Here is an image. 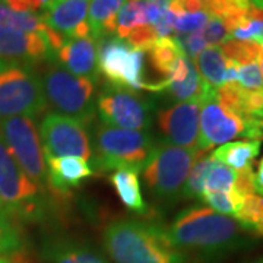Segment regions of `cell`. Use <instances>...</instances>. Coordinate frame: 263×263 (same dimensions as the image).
Listing matches in <instances>:
<instances>
[{
  "label": "cell",
  "instance_id": "6da1fadb",
  "mask_svg": "<svg viewBox=\"0 0 263 263\" xmlns=\"http://www.w3.org/2000/svg\"><path fill=\"white\" fill-rule=\"evenodd\" d=\"M177 249L218 254L237 249L243 243V228L231 216L206 206L189 208L165 230Z\"/></svg>",
  "mask_w": 263,
  "mask_h": 263
},
{
  "label": "cell",
  "instance_id": "7a4b0ae2",
  "mask_svg": "<svg viewBox=\"0 0 263 263\" xmlns=\"http://www.w3.org/2000/svg\"><path fill=\"white\" fill-rule=\"evenodd\" d=\"M104 245L116 263H186L164 228L142 221L111 222L104 231Z\"/></svg>",
  "mask_w": 263,
  "mask_h": 263
},
{
  "label": "cell",
  "instance_id": "3957f363",
  "mask_svg": "<svg viewBox=\"0 0 263 263\" xmlns=\"http://www.w3.org/2000/svg\"><path fill=\"white\" fill-rule=\"evenodd\" d=\"M43 190L22 171L0 136V208L13 221H40L47 212Z\"/></svg>",
  "mask_w": 263,
  "mask_h": 263
},
{
  "label": "cell",
  "instance_id": "277c9868",
  "mask_svg": "<svg viewBox=\"0 0 263 263\" xmlns=\"http://www.w3.org/2000/svg\"><path fill=\"white\" fill-rule=\"evenodd\" d=\"M41 85L48 103L56 111L85 123L92 122L95 116V81L70 73L56 60H50L44 69Z\"/></svg>",
  "mask_w": 263,
  "mask_h": 263
},
{
  "label": "cell",
  "instance_id": "5b68a950",
  "mask_svg": "<svg viewBox=\"0 0 263 263\" xmlns=\"http://www.w3.org/2000/svg\"><path fill=\"white\" fill-rule=\"evenodd\" d=\"M92 165L100 171L135 170L141 171L155 148L148 132L124 130L100 124L95 130Z\"/></svg>",
  "mask_w": 263,
  "mask_h": 263
},
{
  "label": "cell",
  "instance_id": "8992f818",
  "mask_svg": "<svg viewBox=\"0 0 263 263\" xmlns=\"http://www.w3.org/2000/svg\"><path fill=\"white\" fill-rule=\"evenodd\" d=\"M47 107L41 78L34 66L0 62V120L37 117Z\"/></svg>",
  "mask_w": 263,
  "mask_h": 263
},
{
  "label": "cell",
  "instance_id": "52a82bcc",
  "mask_svg": "<svg viewBox=\"0 0 263 263\" xmlns=\"http://www.w3.org/2000/svg\"><path fill=\"white\" fill-rule=\"evenodd\" d=\"M200 151L174 146L167 142L155 145L143 167V179L151 193L161 199L179 196Z\"/></svg>",
  "mask_w": 263,
  "mask_h": 263
},
{
  "label": "cell",
  "instance_id": "ba28073f",
  "mask_svg": "<svg viewBox=\"0 0 263 263\" xmlns=\"http://www.w3.org/2000/svg\"><path fill=\"white\" fill-rule=\"evenodd\" d=\"M0 136L22 171L40 187H46L47 167L34 119L18 116L0 120Z\"/></svg>",
  "mask_w": 263,
  "mask_h": 263
},
{
  "label": "cell",
  "instance_id": "9c48e42d",
  "mask_svg": "<svg viewBox=\"0 0 263 263\" xmlns=\"http://www.w3.org/2000/svg\"><path fill=\"white\" fill-rule=\"evenodd\" d=\"M98 69L113 86L145 89V54L119 37L97 41Z\"/></svg>",
  "mask_w": 263,
  "mask_h": 263
},
{
  "label": "cell",
  "instance_id": "30bf717a",
  "mask_svg": "<svg viewBox=\"0 0 263 263\" xmlns=\"http://www.w3.org/2000/svg\"><path fill=\"white\" fill-rule=\"evenodd\" d=\"M151 103L135 91L108 85L97 100L101 124L124 130H148L152 123Z\"/></svg>",
  "mask_w": 263,
  "mask_h": 263
},
{
  "label": "cell",
  "instance_id": "8fae6325",
  "mask_svg": "<svg viewBox=\"0 0 263 263\" xmlns=\"http://www.w3.org/2000/svg\"><path fill=\"white\" fill-rule=\"evenodd\" d=\"M245 136V122L226 108L218 100L216 89L203 81L199 97V142L197 151L206 152L216 145H224Z\"/></svg>",
  "mask_w": 263,
  "mask_h": 263
},
{
  "label": "cell",
  "instance_id": "7c38bea8",
  "mask_svg": "<svg viewBox=\"0 0 263 263\" xmlns=\"http://www.w3.org/2000/svg\"><path fill=\"white\" fill-rule=\"evenodd\" d=\"M44 157L92 158L88 132L82 123L62 114L48 113L40 124Z\"/></svg>",
  "mask_w": 263,
  "mask_h": 263
},
{
  "label": "cell",
  "instance_id": "4fadbf2b",
  "mask_svg": "<svg viewBox=\"0 0 263 263\" xmlns=\"http://www.w3.org/2000/svg\"><path fill=\"white\" fill-rule=\"evenodd\" d=\"M158 127L167 143L197 149L199 142V100L177 103L158 113Z\"/></svg>",
  "mask_w": 263,
  "mask_h": 263
},
{
  "label": "cell",
  "instance_id": "5bb4252c",
  "mask_svg": "<svg viewBox=\"0 0 263 263\" xmlns=\"http://www.w3.org/2000/svg\"><path fill=\"white\" fill-rule=\"evenodd\" d=\"M46 60H53V56L41 34L0 25V62L35 67Z\"/></svg>",
  "mask_w": 263,
  "mask_h": 263
},
{
  "label": "cell",
  "instance_id": "9a60e30c",
  "mask_svg": "<svg viewBox=\"0 0 263 263\" xmlns=\"http://www.w3.org/2000/svg\"><path fill=\"white\" fill-rule=\"evenodd\" d=\"M91 0H53L40 16L50 28L69 38L89 37L86 21Z\"/></svg>",
  "mask_w": 263,
  "mask_h": 263
},
{
  "label": "cell",
  "instance_id": "2e32d148",
  "mask_svg": "<svg viewBox=\"0 0 263 263\" xmlns=\"http://www.w3.org/2000/svg\"><path fill=\"white\" fill-rule=\"evenodd\" d=\"M47 186L62 197L94 174L89 162L79 157H44Z\"/></svg>",
  "mask_w": 263,
  "mask_h": 263
},
{
  "label": "cell",
  "instance_id": "e0dca14e",
  "mask_svg": "<svg viewBox=\"0 0 263 263\" xmlns=\"http://www.w3.org/2000/svg\"><path fill=\"white\" fill-rule=\"evenodd\" d=\"M57 63L70 73L97 81L98 78V57L97 44L91 35L84 38H69L63 47L57 51Z\"/></svg>",
  "mask_w": 263,
  "mask_h": 263
},
{
  "label": "cell",
  "instance_id": "ac0fdd59",
  "mask_svg": "<svg viewBox=\"0 0 263 263\" xmlns=\"http://www.w3.org/2000/svg\"><path fill=\"white\" fill-rule=\"evenodd\" d=\"M126 0H91L88 9V25L95 41L111 37L117 29V15Z\"/></svg>",
  "mask_w": 263,
  "mask_h": 263
},
{
  "label": "cell",
  "instance_id": "d6986e66",
  "mask_svg": "<svg viewBox=\"0 0 263 263\" xmlns=\"http://www.w3.org/2000/svg\"><path fill=\"white\" fill-rule=\"evenodd\" d=\"M260 152V141L246 139V141L228 142L221 145L212 152L214 160L224 164L234 171H243L253 168L254 158Z\"/></svg>",
  "mask_w": 263,
  "mask_h": 263
},
{
  "label": "cell",
  "instance_id": "ffe728a7",
  "mask_svg": "<svg viewBox=\"0 0 263 263\" xmlns=\"http://www.w3.org/2000/svg\"><path fill=\"white\" fill-rule=\"evenodd\" d=\"M110 181L124 206L135 211L136 214H143L146 211V203L142 196L138 171L117 170L110 177Z\"/></svg>",
  "mask_w": 263,
  "mask_h": 263
},
{
  "label": "cell",
  "instance_id": "44dd1931",
  "mask_svg": "<svg viewBox=\"0 0 263 263\" xmlns=\"http://www.w3.org/2000/svg\"><path fill=\"white\" fill-rule=\"evenodd\" d=\"M197 63V69L200 78L206 82L209 86L218 89L224 85V76H226L227 60L221 53V48L218 46H209L199 56L195 59Z\"/></svg>",
  "mask_w": 263,
  "mask_h": 263
},
{
  "label": "cell",
  "instance_id": "7402d4cb",
  "mask_svg": "<svg viewBox=\"0 0 263 263\" xmlns=\"http://www.w3.org/2000/svg\"><path fill=\"white\" fill-rule=\"evenodd\" d=\"M219 48L228 63L238 66L259 63V60L263 57V48L259 41H241L228 38Z\"/></svg>",
  "mask_w": 263,
  "mask_h": 263
},
{
  "label": "cell",
  "instance_id": "603a6c76",
  "mask_svg": "<svg viewBox=\"0 0 263 263\" xmlns=\"http://www.w3.org/2000/svg\"><path fill=\"white\" fill-rule=\"evenodd\" d=\"M48 263H107L98 252L91 247L62 243L54 247L47 254Z\"/></svg>",
  "mask_w": 263,
  "mask_h": 263
},
{
  "label": "cell",
  "instance_id": "cb8c5ba5",
  "mask_svg": "<svg viewBox=\"0 0 263 263\" xmlns=\"http://www.w3.org/2000/svg\"><path fill=\"white\" fill-rule=\"evenodd\" d=\"M215 160L212 154L205 155V152H200L195 161L193 167L189 173V177L181 189V196L186 199H199L205 190V181L211 168L214 167Z\"/></svg>",
  "mask_w": 263,
  "mask_h": 263
},
{
  "label": "cell",
  "instance_id": "d4e9b609",
  "mask_svg": "<svg viewBox=\"0 0 263 263\" xmlns=\"http://www.w3.org/2000/svg\"><path fill=\"white\" fill-rule=\"evenodd\" d=\"M234 219L243 230L263 235V196L257 193L245 196Z\"/></svg>",
  "mask_w": 263,
  "mask_h": 263
},
{
  "label": "cell",
  "instance_id": "484cf974",
  "mask_svg": "<svg viewBox=\"0 0 263 263\" xmlns=\"http://www.w3.org/2000/svg\"><path fill=\"white\" fill-rule=\"evenodd\" d=\"M143 0H126L117 15V29L116 34L120 40H126L132 29L142 25H149L145 12Z\"/></svg>",
  "mask_w": 263,
  "mask_h": 263
},
{
  "label": "cell",
  "instance_id": "4316f807",
  "mask_svg": "<svg viewBox=\"0 0 263 263\" xmlns=\"http://www.w3.org/2000/svg\"><path fill=\"white\" fill-rule=\"evenodd\" d=\"M0 25L21 29L25 32H35V34H43L44 29L47 28V25L44 24L40 15L15 12L9 9L2 0H0Z\"/></svg>",
  "mask_w": 263,
  "mask_h": 263
},
{
  "label": "cell",
  "instance_id": "83f0119b",
  "mask_svg": "<svg viewBox=\"0 0 263 263\" xmlns=\"http://www.w3.org/2000/svg\"><path fill=\"white\" fill-rule=\"evenodd\" d=\"M24 245L22 233L16 221H13L0 208V256H12L21 252Z\"/></svg>",
  "mask_w": 263,
  "mask_h": 263
},
{
  "label": "cell",
  "instance_id": "f1b7e54d",
  "mask_svg": "<svg viewBox=\"0 0 263 263\" xmlns=\"http://www.w3.org/2000/svg\"><path fill=\"white\" fill-rule=\"evenodd\" d=\"M202 199L218 214L234 218L243 203L245 196H241L234 187L230 192H208L203 190Z\"/></svg>",
  "mask_w": 263,
  "mask_h": 263
},
{
  "label": "cell",
  "instance_id": "f546056e",
  "mask_svg": "<svg viewBox=\"0 0 263 263\" xmlns=\"http://www.w3.org/2000/svg\"><path fill=\"white\" fill-rule=\"evenodd\" d=\"M202 88H203V79L199 75L196 66H193L189 72L187 78L183 82L168 85L165 91H168L173 100L179 103H184V101L199 100V97L202 94Z\"/></svg>",
  "mask_w": 263,
  "mask_h": 263
},
{
  "label": "cell",
  "instance_id": "4dcf8cb0",
  "mask_svg": "<svg viewBox=\"0 0 263 263\" xmlns=\"http://www.w3.org/2000/svg\"><path fill=\"white\" fill-rule=\"evenodd\" d=\"M237 171L215 161L205 181V190L208 192H230L234 187Z\"/></svg>",
  "mask_w": 263,
  "mask_h": 263
},
{
  "label": "cell",
  "instance_id": "1f68e13d",
  "mask_svg": "<svg viewBox=\"0 0 263 263\" xmlns=\"http://www.w3.org/2000/svg\"><path fill=\"white\" fill-rule=\"evenodd\" d=\"M237 67V82L240 86L249 91H263V79L259 63L235 65Z\"/></svg>",
  "mask_w": 263,
  "mask_h": 263
},
{
  "label": "cell",
  "instance_id": "d6a6232c",
  "mask_svg": "<svg viewBox=\"0 0 263 263\" xmlns=\"http://www.w3.org/2000/svg\"><path fill=\"white\" fill-rule=\"evenodd\" d=\"M209 15L206 12L200 10V12H192V13H181L176 18L174 22V31H177V34H192L203 29V27L209 21Z\"/></svg>",
  "mask_w": 263,
  "mask_h": 263
},
{
  "label": "cell",
  "instance_id": "836d02e7",
  "mask_svg": "<svg viewBox=\"0 0 263 263\" xmlns=\"http://www.w3.org/2000/svg\"><path fill=\"white\" fill-rule=\"evenodd\" d=\"M200 31L192 32V34H180V35L177 34V37L174 38L176 43L179 44V47L181 48V51L184 53V56L190 60L196 59L208 47L206 41L203 40Z\"/></svg>",
  "mask_w": 263,
  "mask_h": 263
},
{
  "label": "cell",
  "instance_id": "e575fe53",
  "mask_svg": "<svg viewBox=\"0 0 263 263\" xmlns=\"http://www.w3.org/2000/svg\"><path fill=\"white\" fill-rule=\"evenodd\" d=\"M157 40H158V35L152 25H142V27H136L135 29H132L124 41L130 47L145 51L151 46H154Z\"/></svg>",
  "mask_w": 263,
  "mask_h": 263
},
{
  "label": "cell",
  "instance_id": "d590c367",
  "mask_svg": "<svg viewBox=\"0 0 263 263\" xmlns=\"http://www.w3.org/2000/svg\"><path fill=\"white\" fill-rule=\"evenodd\" d=\"M202 32V37L206 41V44L209 46H218V44H222L224 41H227L230 37V32L227 31L226 25L221 19L214 18L211 16L208 24L203 27V29L200 31Z\"/></svg>",
  "mask_w": 263,
  "mask_h": 263
},
{
  "label": "cell",
  "instance_id": "8d00e7d4",
  "mask_svg": "<svg viewBox=\"0 0 263 263\" xmlns=\"http://www.w3.org/2000/svg\"><path fill=\"white\" fill-rule=\"evenodd\" d=\"M253 183L256 193L263 196V158L259 161V164H257V171L254 173Z\"/></svg>",
  "mask_w": 263,
  "mask_h": 263
},
{
  "label": "cell",
  "instance_id": "74e56055",
  "mask_svg": "<svg viewBox=\"0 0 263 263\" xmlns=\"http://www.w3.org/2000/svg\"><path fill=\"white\" fill-rule=\"evenodd\" d=\"M252 5H254L256 8L263 10V0H252Z\"/></svg>",
  "mask_w": 263,
  "mask_h": 263
},
{
  "label": "cell",
  "instance_id": "f35d334b",
  "mask_svg": "<svg viewBox=\"0 0 263 263\" xmlns=\"http://www.w3.org/2000/svg\"><path fill=\"white\" fill-rule=\"evenodd\" d=\"M0 263H12V259L6 256H0Z\"/></svg>",
  "mask_w": 263,
  "mask_h": 263
},
{
  "label": "cell",
  "instance_id": "ab89813d",
  "mask_svg": "<svg viewBox=\"0 0 263 263\" xmlns=\"http://www.w3.org/2000/svg\"><path fill=\"white\" fill-rule=\"evenodd\" d=\"M259 67H260V73H262V79H263V57L259 60Z\"/></svg>",
  "mask_w": 263,
  "mask_h": 263
},
{
  "label": "cell",
  "instance_id": "60d3db41",
  "mask_svg": "<svg viewBox=\"0 0 263 263\" xmlns=\"http://www.w3.org/2000/svg\"><path fill=\"white\" fill-rule=\"evenodd\" d=\"M12 263H25V262H22V260H16V262H13V260H12Z\"/></svg>",
  "mask_w": 263,
  "mask_h": 263
},
{
  "label": "cell",
  "instance_id": "b9f144b4",
  "mask_svg": "<svg viewBox=\"0 0 263 263\" xmlns=\"http://www.w3.org/2000/svg\"><path fill=\"white\" fill-rule=\"evenodd\" d=\"M259 43H260V46H262V48H263V38L260 40V41H259Z\"/></svg>",
  "mask_w": 263,
  "mask_h": 263
},
{
  "label": "cell",
  "instance_id": "7bdbcfd3",
  "mask_svg": "<svg viewBox=\"0 0 263 263\" xmlns=\"http://www.w3.org/2000/svg\"><path fill=\"white\" fill-rule=\"evenodd\" d=\"M256 263H263V259H260V260H257V262Z\"/></svg>",
  "mask_w": 263,
  "mask_h": 263
},
{
  "label": "cell",
  "instance_id": "ee69618b",
  "mask_svg": "<svg viewBox=\"0 0 263 263\" xmlns=\"http://www.w3.org/2000/svg\"><path fill=\"white\" fill-rule=\"evenodd\" d=\"M146 2H155V0H146Z\"/></svg>",
  "mask_w": 263,
  "mask_h": 263
}]
</instances>
